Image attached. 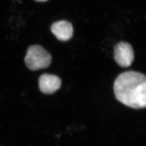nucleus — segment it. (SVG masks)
Instances as JSON below:
<instances>
[{"instance_id":"f257e3e1","label":"nucleus","mask_w":146,"mask_h":146,"mask_svg":"<svg viewBox=\"0 0 146 146\" xmlns=\"http://www.w3.org/2000/svg\"><path fill=\"white\" fill-rule=\"evenodd\" d=\"M115 97L121 103L135 109L146 107V75L134 71L121 74L114 86Z\"/></svg>"},{"instance_id":"f03ea898","label":"nucleus","mask_w":146,"mask_h":146,"mask_svg":"<svg viewBox=\"0 0 146 146\" xmlns=\"http://www.w3.org/2000/svg\"><path fill=\"white\" fill-rule=\"evenodd\" d=\"M51 55L39 45L29 47L25 58L27 67L31 70H37L48 67L52 62Z\"/></svg>"},{"instance_id":"7ed1b4c3","label":"nucleus","mask_w":146,"mask_h":146,"mask_svg":"<svg viewBox=\"0 0 146 146\" xmlns=\"http://www.w3.org/2000/svg\"><path fill=\"white\" fill-rule=\"evenodd\" d=\"M114 58L121 67H128L134 59V52L132 46L127 42H121L114 48Z\"/></svg>"},{"instance_id":"20e7f679","label":"nucleus","mask_w":146,"mask_h":146,"mask_svg":"<svg viewBox=\"0 0 146 146\" xmlns=\"http://www.w3.org/2000/svg\"><path fill=\"white\" fill-rule=\"evenodd\" d=\"M39 89L43 93L52 94L57 91L61 86V80L55 75L44 74L38 79Z\"/></svg>"},{"instance_id":"39448f33","label":"nucleus","mask_w":146,"mask_h":146,"mask_svg":"<svg viewBox=\"0 0 146 146\" xmlns=\"http://www.w3.org/2000/svg\"><path fill=\"white\" fill-rule=\"evenodd\" d=\"M51 31L61 41H67L73 36V26L68 21H60L54 23L51 27Z\"/></svg>"},{"instance_id":"423d86ee","label":"nucleus","mask_w":146,"mask_h":146,"mask_svg":"<svg viewBox=\"0 0 146 146\" xmlns=\"http://www.w3.org/2000/svg\"><path fill=\"white\" fill-rule=\"evenodd\" d=\"M37 2H45V1H47L48 0H35Z\"/></svg>"}]
</instances>
